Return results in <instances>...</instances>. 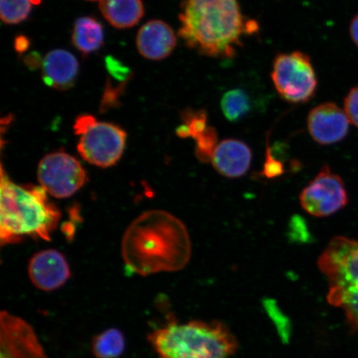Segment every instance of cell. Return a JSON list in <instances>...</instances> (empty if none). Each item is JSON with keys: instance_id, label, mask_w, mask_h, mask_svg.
<instances>
[{"instance_id": "cell-11", "label": "cell", "mask_w": 358, "mask_h": 358, "mask_svg": "<svg viewBox=\"0 0 358 358\" xmlns=\"http://www.w3.org/2000/svg\"><path fill=\"white\" fill-rule=\"evenodd\" d=\"M349 120L341 108L326 102L313 108L308 115V131L313 141L321 145L335 144L347 136Z\"/></svg>"}, {"instance_id": "cell-13", "label": "cell", "mask_w": 358, "mask_h": 358, "mask_svg": "<svg viewBox=\"0 0 358 358\" xmlns=\"http://www.w3.org/2000/svg\"><path fill=\"white\" fill-rule=\"evenodd\" d=\"M136 45L141 55L149 60L160 61L176 48L177 38L171 27L162 20H151L138 30Z\"/></svg>"}, {"instance_id": "cell-31", "label": "cell", "mask_w": 358, "mask_h": 358, "mask_svg": "<svg viewBox=\"0 0 358 358\" xmlns=\"http://www.w3.org/2000/svg\"><path fill=\"white\" fill-rule=\"evenodd\" d=\"M89 1H97V0H89ZM101 1V0H100Z\"/></svg>"}, {"instance_id": "cell-27", "label": "cell", "mask_w": 358, "mask_h": 358, "mask_svg": "<svg viewBox=\"0 0 358 358\" xmlns=\"http://www.w3.org/2000/svg\"><path fill=\"white\" fill-rule=\"evenodd\" d=\"M95 122H96V119L94 117L93 115H83L78 116L77 120H76L73 127L75 134H77V136H80V134L87 131V129Z\"/></svg>"}, {"instance_id": "cell-3", "label": "cell", "mask_w": 358, "mask_h": 358, "mask_svg": "<svg viewBox=\"0 0 358 358\" xmlns=\"http://www.w3.org/2000/svg\"><path fill=\"white\" fill-rule=\"evenodd\" d=\"M60 213L48 199L41 186H22L10 180L1 169L0 185V238L13 243L22 236L50 241Z\"/></svg>"}, {"instance_id": "cell-2", "label": "cell", "mask_w": 358, "mask_h": 358, "mask_svg": "<svg viewBox=\"0 0 358 358\" xmlns=\"http://www.w3.org/2000/svg\"><path fill=\"white\" fill-rule=\"evenodd\" d=\"M178 35L201 55L231 59L245 35L257 34V21L243 15L239 0H183Z\"/></svg>"}, {"instance_id": "cell-10", "label": "cell", "mask_w": 358, "mask_h": 358, "mask_svg": "<svg viewBox=\"0 0 358 358\" xmlns=\"http://www.w3.org/2000/svg\"><path fill=\"white\" fill-rule=\"evenodd\" d=\"M0 358H48L33 326L10 312L0 313Z\"/></svg>"}, {"instance_id": "cell-6", "label": "cell", "mask_w": 358, "mask_h": 358, "mask_svg": "<svg viewBox=\"0 0 358 358\" xmlns=\"http://www.w3.org/2000/svg\"><path fill=\"white\" fill-rule=\"evenodd\" d=\"M271 79L279 95L293 104L310 101L315 95V70L310 57L301 51L277 55L273 62Z\"/></svg>"}, {"instance_id": "cell-25", "label": "cell", "mask_w": 358, "mask_h": 358, "mask_svg": "<svg viewBox=\"0 0 358 358\" xmlns=\"http://www.w3.org/2000/svg\"><path fill=\"white\" fill-rule=\"evenodd\" d=\"M284 173L283 164L273 157L270 148L267 147L266 160L263 174L268 178L279 177Z\"/></svg>"}, {"instance_id": "cell-12", "label": "cell", "mask_w": 358, "mask_h": 358, "mask_svg": "<svg viewBox=\"0 0 358 358\" xmlns=\"http://www.w3.org/2000/svg\"><path fill=\"white\" fill-rule=\"evenodd\" d=\"M29 276L36 288L50 292L61 288L70 279L69 264L56 250H42L30 259Z\"/></svg>"}, {"instance_id": "cell-19", "label": "cell", "mask_w": 358, "mask_h": 358, "mask_svg": "<svg viewBox=\"0 0 358 358\" xmlns=\"http://www.w3.org/2000/svg\"><path fill=\"white\" fill-rule=\"evenodd\" d=\"M220 105L224 116L230 122H237L243 120L252 108V100L248 93L241 88L231 89L225 92Z\"/></svg>"}, {"instance_id": "cell-28", "label": "cell", "mask_w": 358, "mask_h": 358, "mask_svg": "<svg viewBox=\"0 0 358 358\" xmlns=\"http://www.w3.org/2000/svg\"><path fill=\"white\" fill-rule=\"evenodd\" d=\"M25 64L29 69L36 70L38 69L40 65H43L41 57L37 52H32L29 56L25 57Z\"/></svg>"}, {"instance_id": "cell-21", "label": "cell", "mask_w": 358, "mask_h": 358, "mask_svg": "<svg viewBox=\"0 0 358 358\" xmlns=\"http://www.w3.org/2000/svg\"><path fill=\"white\" fill-rule=\"evenodd\" d=\"M41 0H0V15L6 24H17L27 20L34 4Z\"/></svg>"}, {"instance_id": "cell-4", "label": "cell", "mask_w": 358, "mask_h": 358, "mask_svg": "<svg viewBox=\"0 0 358 358\" xmlns=\"http://www.w3.org/2000/svg\"><path fill=\"white\" fill-rule=\"evenodd\" d=\"M147 339L159 358H227L237 349L234 334L215 321L171 320L152 331Z\"/></svg>"}, {"instance_id": "cell-17", "label": "cell", "mask_w": 358, "mask_h": 358, "mask_svg": "<svg viewBox=\"0 0 358 358\" xmlns=\"http://www.w3.org/2000/svg\"><path fill=\"white\" fill-rule=\"evenodd\" d=\"M103 43L104 29L99 21L92 17H82L75 22L73 43L83 55H91L99 50Z\"/></svg>"}, {"instance_id": "cell-26", "label": "cell", "mask_w": 358, "mask_h": 358, "mask_svg": "<svg viewBox=\"0 0 358 358\" xmlns=\"http://www.w3.org/2000/svg\"><path fill=\"white\" fill-rule=\"evenodd\" d=\"M107 70L112 75V77L124 80H128L129 71L127 66L122 65V62L115 60L114 57H108L106 59Z\"/></svg>"}, {"instance_id": "cell-7", "label": "cell", "mask_w": 358, "mask_h": 358, "mask_svg": "<svg viewBox=\"0 0 358 358\" xmlns=\"http://www.w3.org/2000/svg\"><path fill=\"white\" fill-rule=\"evenodd\" d=\"M40 186L57 199L73 196L84 186L87 173L74 157L55 152L44 156L38 167Z\"/></svg>"}, {"instance_id": "cell-22", "label": "cell", "mask_w": 358, "mask_h": 358, "mask_svg": "<svg viewBox=\"0 0 358 358\" xmlns=\"http://www.w3.org/2000/svg\"><path fill=\"white\" fill-rule=\"evenodd\" d=\"M216 129L208 127L196 140L195 155L201 162L212 161L215 150L219 143Z\"/></svg>"}, {"instance_id": "cell-8", "label": "cell", "mask_w": 358, "mask_h": 358, "mask_svg": "<svg viewBox=\"0 0 358 358\" xmlns=\"http://www.w3.org/2000/svg\"><path fill=\"white\" fill-rule=\"evenodd\" d=\"M79 136L78 150L82 158L95 166L108 168L122 158L127 134L118 125L96 122Z\"/></svg>"}, {"instance_id": "cell-1", "label": "cell", "mask_w": 358, "mask_h": 358, "mask_svg": "<svg viewBox=\"0 0 358 358\" xmlns=\"http://www.w3.org/2000/svg\"><path fill=\"white\" fill-rule=\"evenodd\" d=\"M122 252L128 268L147 276L181 271L191 258L192 244L180 219L162 210H150L129 226Z\"/></svg>"}, {"instance_id": "cell-30", "label": "cell", "mask_w": 358, "mask_h": 358, "mask_svg": "<svg viewBox=\"0 0 358 358\" xmlns=\"http://www.w3.org/2000/svg\"><path fill=\"white\" fill-rule=\"evenodd\" d=\"M349 31H350V35L353 43H355L357 45V47H358V13L355 17H353Z\"/></svg>"}, {"instance_id": "cell-14", "label": "cell", "mask_w": 358, "mask_h": 358, "mask_svg": "<svg viewBox=\"0 0 358 358\" xmlns=\"http://www.w3.org/2000/svg\"><path fill=\"white\" fill-rule=\"evenodd\" d=\"M252 152L243 141L227 138L217 145L212 159L218 173L228 178L245 176L252 164Z\"/></svg>"}, {"instance_id": "cell-15", "label": "cell", "mask_w": 358, "mask_h": 358, "mask_svg": "<svg viewBox=\"0 0 358 358\" xmlns=\"http://www.w3.org/2000/svg\"><path fill=\"white\" fill-rule=\"evenodd\" d=\"M79 64L69 51L56 49L48 53L43 60V79L47 86L66 91L77 80Z\"/></svg>"}, {"instance_id": "cell-24", "label": "cell", "mask_w": 358, "mask_h": 358, "mask_svg": "<svg viewBox=\"0 0 358 358\" xmlns=\"http://www.w3.org/2000/svg\"><path fill=\"white\" fill-rule=\"evenodd\" d=\"M344 110L349 122L358 128V87L348 92L344 100Z\"/></svg>"}, {"instance_id": "cell-9", "label": "cell", "mask_w": 358, "mask_h": 358, "mask_svg": "<svg viewBox=\"0 0 358 358\" xmlns=\"http://www.w3.org/2000/svg\"><path fill=\"white\" fill-rule=\"evenodd\" d=\"M348 192L342 178L324 166L299 195L301 207L317 217H329L348 203Z\"/></svg>"}, {"instance_id": "cell-20", "label": "cell", "mask_w": 358, "mask_h": 358, "mask_svg": "<svg viewBox=\"0 0 358 358\" xmlns=\"http://www.w3.org/2000/svg\"><path fill=\"white\" fill-rule=\"evenodd\" d=\"M182 124L176 133L180 138H192L196 141L209 127L208 112L203 109H185L181 112Z\"/></svg>"}, {"instance_id": "cell-5", "label": "cell", "mask_w": 358, "mask_h": 358, "mask_svg": "<svg viewBox=\"0 0 358 358\" xmlns=\"http://www.w3.org/2000/svg\"><path fill=\"white\" fill-rule=\"evenodd\" d=\"M317 265L329 280V302L342 308L349 324L358 331V241L334 237Z\"/></svg>"}, {"instance_id": "cell-29", "label": "cell", "mask_w": 358, "mask_h": 358, "mask_svg": "<svg viewBox=\"0 0 358 358\" xmlns=\"http://www.w3.org/2000/svg\"><path fill=\"white\" fill-rule=\"evenodd\" d=\"M30 46V41L26 36L20 35L15 38V48L19 53H24Z\"/></svg>"}, {"instance_id": "cell-18", "label": "cell", "mask_w": 358, "mask_h": 358, "mask_svg": "<svg viewBox=\"0 0 358 358\" xmlns=\"http://www.w3.org/2000/svg\"><path fill=\"white\" fill-rule=\"evenodd\" d=\"M127 343L122 331L110 328L93 338L92 352L96 358H119L122 356Z\"/></svg>"}, {"instance_id": "cell-16", "label": "cell", "mask_w": 358, "mask_h": 358, "mask_svg": "<svg viewBox=\"0 0 358 358\" xmlns=\"http://www.w3.org/2000/svg\"><path fill=\"white\" fill-rule=\"evenodd\" d=\"M102 15L116 29L132 28L144 16L142 0H101Z\"/></svg>"}, {"instance_id": "cell-23", "label": "cell", "mask_w": 358, "mask_h": 358, "mask_svg": "<svg viewBox=\"0 0 358 358\" xmlns=\"http://www.w3.org/2000/svg\"><path fill=\"white\" fill-rule=\"evenodd\" d=\"M125 86H127V83H122L117 87H113L108 80L101 103V112L114 108L120 105V96L124 92Z\"/></svg>"}]
</instances>
